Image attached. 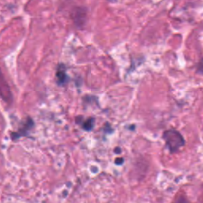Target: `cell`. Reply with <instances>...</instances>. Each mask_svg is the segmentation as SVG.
Masks as SVG:
<instances>
[{"mask_svg": "<svg viewBox=\"0 0 203 203\" xmlns=\"http://www.w3.org/2000/svg\"><path fill=\"white\" fill-rule=\"evenodd\" d=\"M56 83L59 86H65L70 80L68 75L67 73L66 65L60 63L57 65L56 70Z\"/></svg>", "mask_w": 203, "mask_h": 203, "instance_id": "3957f363", "label": "cell"}, {"mask_svg": "<svg viewBox=\"0 0 203 203\" xmlns=\"http://www.w3.org/2000/svg\"><path fill=\"white\" fill-rule=\"evenodd\" d=\"M173 203H191L189 202V200L186 197L184 196H179V197H177L175 200H174Z\"/></svg>", "mask_w": 203, "mask_h": 203, "instance_id": "52a82bcc", "label": "cell"}, {"mask_svg": "<svg viewBox=\"0 0 203 203\" xmlns=\"http://www.w3.org/2000/svg\"><path fill=\"white\" fill-rule=\"evenodd\" d=\"M72 18L77 26H80L84 24L86 21V9L83 7H76L72 11Z\"/></svg>", "mask_w": 203, "mask_h": 203, "instance_id": "5b68a950", "label": "cell"}, {"mask_svg": "<svg viewBox=\"0 0 203 203\" xmlns=\"http://www.w3.org/2000/svg\"><path fill=\"white\" fill-rule=\"evenodd\" d=\"M76 122L81 126L83 130L87 132L91 131L95 125V119L92 117L84 118L83 116H78L76 118Z\"/></svg>", "mask_w": 203, "mask_h": 203, "instance_id": "277c9868", "label": "cell"}, {"mask_svg": "<svg viewBox=\"0 0 203 203\" xmlns=\"http://www.w3.org/2000/svg\"><path fill=\"white\" fill-rule=\"evenodd\" d=\"M196 72L199 75H202L203 76V58L199 60V62L197 64V70H196Z\"/></svg>", "mask_w": 203, "mask_h": 203, "instance_id": "8992f818", "label": "cell"}, {"mask_svg": "<svg viewBox=\"0 0 203 203\" xmlns=\"http://www.w3.org/2000/svg\"><path fill=\"white\" fill-rule=\"evenodd\" d=\"M123 163H124V159L123 158H117V159H115V164H117V165H121V164H122Z\"/></svg>", "mask_w": 203, "mask_h": 203, "instance_id": "ba28073f", "label": "cell"}, {"mask_svg": "<svg viewBox=\"0 0 203 203\" xmlns=\"http://www.w3.org/2000/svg\"><path fill=\"white\" fill-rule=\"evenodd\" d=\"M163 139L165 141V145L171 153L179 152L186 144V140L181 132L175 129L165 130L163 133Z\"/></svg>", "mask_w": 203, "mask_h": 203, "instance_id": "6da1fadb", "label": "cell"}, {"mask_svg": "<svg viewBox=\"0 0 203 203\" xmlns=\"http://www.w3.org/2000/svg\"><path fill=\"white\" fill-rule=\"evenodd\" d=\"M121 152H122V149H121V148H119V147H117L114 149V152H116L117 154H119V153H121Z\"/></svg>", "mask_w": 203, "mask_h": 203, "instance_id": "9c48e42d", "label": "cell"}, {"mask_svg": "<svg viewBox=\"0 0 203 203\" xmlns=\"http://www.w3.org/2000/svg\"><path fill=\"white\" fill-rule=\"evenodd\" d=\"M33 128H34V122L33 120V118L28 116L20 122L19 128L17 131L10 133V138L12 140L15 141L21 137H27Z\"/></svg>", "mask_w": 203, "mask_h": 203, "instance_id": "7a4b0ae2", "label": "cell"}]
</instances>
